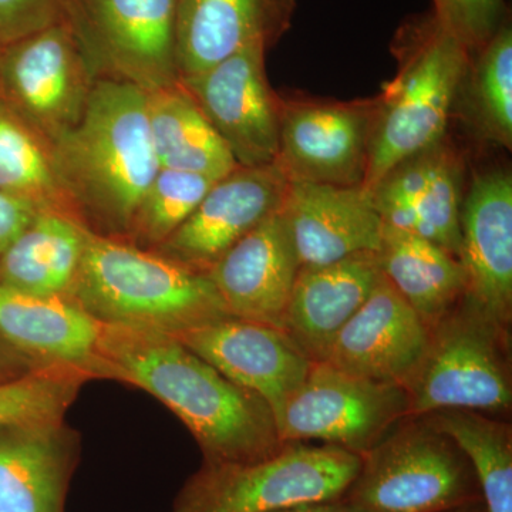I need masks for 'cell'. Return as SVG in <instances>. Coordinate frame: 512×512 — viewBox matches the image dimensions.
Returning <instances> with one entry per match:
<instances>
[{
	"label": "cell",
	"mask_w": 512,
	"mask_h": 512,
	"mask_svg": "<svg viewBox=\"0 0 512 512\" xmlns=\"http://www.w3.org/2000/svg\"><path fill=\"white\" fill-rule=\"evenodd\" d=\"M174 338L232 383L258 394L271 407L276 426L313 363L284 330L234 316Z\"/></svg>",
	"instance_id": "cell-14"
},
{
	"label": "cell",
	"mask_w": 512,
	"mask_h": 512,
	"mask_svg": "<svg viewBox=\"0 0 512 512\" xmlns=\"http://www.w3.org/2000/svg\"><path fill=\"white\" fill-rule=\"evenodd\" d=\"M288 185L275 163L238 167L212 185L184 224L153 251L207 274L225 252L282 210Z\"/></svg>",
	"instance_id": "cell-13"
},
{
	"label": "cell",
	"mask_w": 512,
	"mask_h": 512,
	"mask_svg": "<svg viewBox=\"0 0 512 512\" xmlns=\"http://www.w3.org/2000/svg\"><path fill=\"white\" fill-rule=\"evenodd\" d=\"M430 328L386 279L343 326L325 362L406 389L429 346Z\"/></svg>",
	"instance_id": "cell-17"
},
{
	"label": "cell",
	"mask_w": 512,
	"mask_h": 512,
	"mask_svg": "<svg viewBox=\"0 0 512 512\" xmlns=\"http://www.w3.org/2000/svg\"><path fill=\"white\" fill-rule=\"evenodd\" d=\"M382 279L376 252L301 268L284 319V332L312 362H325L333 340Z\"/></svg>",
	"instance_id": "cell-23"
},
{
	"label": "cell",
	"mask_w": 512,
	"mask_h": 512,
	"mask_svg": "<svg viewBox=\"0 0 512 512\" xmlns=\"http://www.w3.org/2000/svg\"><path fill=\"white\" fill-rule=\"evenodd\" d=\"M37 212L40 211L28 202L0 191V255L28 227Z\"/></svg>",
	"instance_id": "cell-34"
},
{
	"label": "cell",
	"mask_w": 512,
	"mask_h": 512,
	"mask_svg": "<svg viewBox=\"0 0 512 512\" xmlns=\"http://www.w3.org/2000/svg\"><path fill=\"white\" fill-rule=\"evenodd\" d=\"M507 342L508 328L463 296L430 328L426 355L406 386L409 416L441 410L510 412Z\"/></svg>",
	"instance_id": "cell-7"
},
{
	"label": "cell",
	"mask_w": 512,
	"mask_h": 512,
	"mask_svg": "<svg viewBox=\"0 0 512 512\" xmlns=\"http://www.w3.org/2000/svg\"><path fill=\"white\" fill-rule=\"evenodd\" d=\"M70 298L97 322L173 336L231 316L207 274L92 231Z\"/></svg>",
	"instance_id": "cell-3"
},
{
	"label": "cell",
	"mask_w": 512,
	"mask_h": 512,
	"mask_svg": "<svg viewBox=\"0 0 512 512\" xmlns=\"http://www.w3.org/2000/svg\"><path fill=\"white\" fill-rule=\"evenodd\" d=\"M80 19V0H0V39L15 42L59 23Z\"/></svg>",
	"instance_id": "cell-33"
},
{
	"label": "cell",
	"mask_w": 512,
	"mask_h": 512,
	"mask_svg": "<svg viewBox=\"0 0 512 512\" xmlns=\"http://www.w3.org/2000/svg\"><path fill=\"white\" fill-rule=\"evenodd\" d=\"M440 512H485V507L483 501H477V503L460 505V507L450 508V510Z\"/></svg>",
	"instance_id": "cell-37"
},
{
	"label": "cell",
	"mask_w": 512,
	"mask_h": 512,
	"mask_svg": "<svg viewBox=\"0 0 512 512\" xmlns=\"http://www.w3.org/2000/svg\"><path fill=\"white\" fill-rule=\"evenodd\" d=\"M178 0H80L77 32L100 76L136 84L147 93L180 83Z\"/></svg>",
	"instance_id": "cell-10"
},
{
	"label": "cell",
	"mask_w": 512,
	"mask_h": 512,
	"mask_svg": "<svg viewBox=\"0 0 512 512\" xmlns=\"http://www.w3.org/2000/svg\"><path fill=\"white\" fill-rule=\"evenodd\" d=\"M342 500L357 512H440L483 497L457 444L429 417L407 416L362 457Z\"/></svg>",
	"instance_id": "cell-5"
},
{
	"label": "cell",
	"mask_w": 512,
	"mask_h": 512,
	"mask_svg": "<svg viewBox=\"0 0 512 512\" xmlns=\"http://www.w3.org/2000/svg\"><path fill=\"white\" fill-rule=\"evenodd\" d=\"M301 262L282 212L266 218L207 272L229 315L284 328Z\"/></svg>",
	"instance_id": "cell-16"
},
{
	"label": "cell",
	"mask_w": 512,
	"mask_h": 512,
	"mask_svg": "<svg viewBox=\"0 0 512 512\" xmlns=\"http://www.w3.org/2000/svg\"><path fill=\"white\" fill-rule=\"evenodd\" d=\"M473 100L485 136L512 146V30L507 20L476 53Z\"/></svg>",
	"instance_id": "cell-31"
},
{
	"label": "cell",
	"mask_w": 512,
	"mask_h": 512,
	"mask_svg": "<svg viewBox=\"0 0 512 512\" xmlns=\"http://www.w3.org/2000/svg\"><path fill=\"white\" fill-rule=\"evenodd\" d=\"M100 328L101 323L72 298L32 295L0 285V336L42 365L110 379L99 348Z\"/></svg>",
	"instance_id": "cell-21"
},
{
	"label": "cell",
	"mask_w": 512,
	"mask_h": 512,
	"mask_svg": "<svg viewBox=\"0 0 512 512\" xmlns=\"http://www.w3.org/2000/svg\"><path fill=\"white\" fill-rule=\"evenodd\" d=\"M89 229L82 222L37 212L0 255V285L40 296H72Z\"/></svg>",
	"instance_id": "cell-24"
},
{
	"label": "cell",
	"mask_w": 512,
	"mask_h": 512,
	"mask_svg": "<svg viewBox=\"0 0 512 512\" xmlns=\"http://www.w3.org/2000/svg\"><path fill=\"white\" fill-rule=\"evenodd\" d=\"M281 212L301 268L379 248L383 222L363 187L289 183Z\"/></svg>",
	"instance_id": "cell-19"
},
{
	"label": "cell",
	"mask_w": 512,
	"mask_h": 512,
	"mask_svg": "<svg viewBox=\"0 0 512 512\" xmlns=\"http://www.w3.org/2000/svg\"><path fill=\"white\" fill-rule=\"evenodd\" d=\"M0 191L37 211L77 218L45 141L0 100Z\"/></svg>",
	"instance_id": "cell-27"
},
{
	"label": "cell",
	"mask_w": 512,
	"mask_h": 512,
	"mask_svg": "<svg viewBox=\"0 0 512 512\" xmlns=\"http://www.w3.org/2000/svg\"><path fill=\"white\" fill-rule=\"evenodd\" d=\"M218 180L160 168L148 185L128 231L127 242L156 249L177 231Z\"/></svg>",
	"instance_id": "cell-29"
},
{
	"label": "cell",
	"mask_w": 512,
	"mask_h": 512,
	"mask_svg": "<svg viewBox=\"0 0 512 512\" xmlns=\"http://www.w3.org/2000/svg\"><path fill=\"white\" fill-rule=\"evenodd\" d=\"M43 366L49 365H42V363L25 355V353L19 352L18 349L13 348L10 343L0 336V382L29 375V373L35 372L36 369Z\"/></svg>",
	"instance_id": "cell-35"
},
{
	"label": "cell",
	"mask_w": 512,
	"mask_h": 512,
	"mask_svg": "<svg viewBox=\"0 0 512 512\" xmlns=\"http://www.w3.org/2000/svg\"><path fill=\"white\" fill-rule=\"evenodd\" d=\"M275 512H357L353 510L350 505L346 504L345 501L340 500L332 501H319V503H308L295 505V507L284 508Z\"/></svg>",
	"instance_id": "cell-36"
},
{
	"label": "cell",
	"mask_w": 512,
	"mask_h": 512,
	"mask_svg": "<svg viewBox=\"0 0 512 512\" xmlns=\"http://www.w3.org/2000/svg\"><path fill=\"white\" fill-rule=\"evenodd\" d=\"M437 20L476 55L507 20L504 0H433Z\"/></svg>",
	"instance_id": "cell-32"
},
{
	"label": "cell",
	"mask_w": 512,
	"mask_h": 512,
	"mask_svg": "<svg viewBox=\"0 0 512 512\" xmlns=\"http://www.w3.org/2000/svg\"><path fill=\"white\" fill-rule=\"evenodd\" d=\"M89 376L64 366H43L0 382V427L63 420Z\"/></svg>",
	"instance_id": "cell-30"
},
{
	"label": "cell",
	"mask_w": 512,
	"mask_h": 512,
	"mask_svg": "<svg viewBox=\"0 0 512 512\" xmlns=\"http://www.w3.org/2000/svg\"><path fill=\"white\" fill-rule=\"evenodd\" d=\"M400 384L377 382L328 362H313L278 420L284 443L319 440L363 457L409 416Z\"/></svg>",
	"instance_id": "cell-9"
},
{
	"label": "cell",
	"mask_w": 512,
	"mask_h": 512,
	"mask_svg": "<svg viewBox=\"0 0 512 512\" xmlns=\"http://www.w3.org/2000/svg\"><path fill=\"white\" fill-rule=\"evenodd\" d=\"M427 417L470 461L485 512H512L510 424L471 410H441Z\"/></svg>",
	"instance_id": "cell-28"
},
{
	"label": "cell",
	"mask_w": 512,
	"mask_h": 512,
	"mask_svg": "<svg viewBox=\"0 0 512 512\" xmlns=\"http://www.w3.org/2000/svg\"><path fill=\"white\" fill-rule=\"evenodd\" d=\"M3 47H5V45H3L2 39H0V59H2Z\"/></svg>",
	"instance_id": "cell-38"
},
{
	"label": "cell",
	"mask_w": 512,
	"mask_h": 512,
	"mask_svg": "<svg viewBox=\"0 0 512 512\" xmlns=\"http://www.w3.org/2000/svg\"><path fill=\"white\" fill-rule=\"evenodd\" d=\"M460 259L466 298L508 328L512 316V178L478 174L461 208Z\"/></svg>",
	"instance_id": "cell-18"
},
{
	"label": "cell",
	"mask_w": 512,
	"mask_h": 512,
	"mask_svg": "<svg viewBox=\"0 0 512 512\" xmlns=\"http://www.w3.org/2000/svg\"><path fill=\"white\" fill-rule=\"evenodd\" d=\"M362 457L336 446L285 443L252 463H204L185 483L171 512H275L340 500Z\"/></svg>",
	"instance_id": "cell-6"
},
{
	"label": "cell",
	"mask_w": 512,
	"mask_h": 512,
	"mask_svg": "<svg viewBox=\"0 0 512 512\" xmlns=\"http://www.w3.org/2000/svg\"><path fill=\"white\" fill-rule=\"evenodd\" d=\"M100 73L72 23L3 47L0 100L52 146L82 119Z\"/></svg>",
	"instance_id": "cell-8"
},
{
	"label": "cell",
	"mask_w": 512,
	"mask_h": 512,
	"mask_svg": "<svg viewBox=\"0 0 512 512\" xmlns=\"http://www.w3.org/2000/svg\"><path fill=\"white\" fill-rule=\"evenodd\" d=\"M99 348L111 380L150 393L183 421L204 463H252L284 446L271 407L173 335L101 323Z\"/></svg>",
	"instance_id": "cell-1"
},
{
	"label": "cell",
	"mask_w": 512,
	"mask_h": 512,
	"mask_svg": "<svg viewBox=\"0 0 512 512\" xmlns=\"http://www.w3.org/2000/svg\"><path fill=\"white\" fill-rule=\"evenodd\" d=\"M266 47L254 45L180 80L220 134L239 167L274 164L281 133V101L266 76Z\"/></svg>",
	"instance_id": "cell-11"
},
{
	"label": "cell",
	"mask_w": 512,
	"mask_h": 512,
	"mask_svg": "<svg viewBox=\"0 0 512 512\" xmlns=\"http://www.w3.org/2000/svg\"><path fill=\"white\" fill-rule=\"evenodd\" d=\"M464 163L446 141L396 165L370 192L380 220L460 256Z\"/></svg>",
	"instance_id": "cell-15"
},
{
	"label": "cell",
	"mask_w": 512,
	"mask_h": 512,
	"mask_svg": "<svg viewBox=\"0 0 512 512\" xmlns=\"http://www.w3.org/2000/svg\"><path fill=\"white\" fill-rule=\"evenodd\" d=\"M148 121L160 168L220 180L239 167L181 82L148 93Z\"/></svg>",
	"instance_id": "cell-26"
},
{
	"label": "cell",
	"mask_w": 512,
	"mask_h": 512,
	"mask_svg": "<svg viewBox=\"0 0 512 512\" xmlns=\"http://www.w3.org/2000/svg\"><path fill=\"white\" fill-rule=\"evenodd\" d=\"M296 0H178L180 80L207 72L245 47L269 49L291 29Z\"/></svg>",
	"instance_id": "cell-20"
},
{
	"label": "cell",
	"mask_w": 512,
	"mask_h": 512,
	"mask_svg": "<svg viewBox=\"0 0 512 512\" xmlns=\"http://www.w3.org/2000/svg\"><path fill=\"white\" fill-rule=\"evenodd\" d=\"M400 69L377 99L363 190L372 192L396 165L446 137L471 53L434 13L403 25L394 40Z\"/></svg>",
	"instance_id": "cell-4"
},
{
	"label": "cell",
	"mask_w": 512,
	"mask_h": 512,
	"mask_svg": "<svg viewBox=\"0 0 512 512\" xmlns=\"http://www.w3.org/2000/svg\"><path fill=\"white\" fill-rule=\"evenodd\" d=\"M79 457L63 420L0 427V512H64Z\"/></svg>",
	"instance_id": "cell-22"
},
{
	"label": "cell",
	"mask_w": 512,
	"mask_h": 512,
	"mask_svg": "<svg viewBox=\"0 0 512 512\" xmlns=\"http://www.w3.org/2000/svg\"><path fill=\"white\" fill-rule=\"evenodd\" d=\"M377 100L284 103L275 164L289 183L362 187Z\"/></svg>",
	"instance_id": "cell-12"
},
{
	"label": "cell",
	"mask_w": 512,
	"mask_h": 512,
	"mask_svg": "<svg viewBox=\"0 0 512 512\" xmlns=\"http://www.w3.org/2000/svg\"><path fill=\"white\" fill-rule=\"evenodd\" d=\"M49 148L57 178L84 227L126 241L141 198L160 170L146 90L99 77L82 119Z\"/></svg>",
	"instance_id": "cell-2"
},
{
	"label": "cell",
	"mask_w": 512,
	"mask_h": 512,
	"mask_svg": "<svg viewBox=\"0 0 512 512\" xmlns=\"http://www.w3.org/2000/svg\"><path fill=\"white\" fill-rule=\"evenodd\" d=\"M376 256L387 284L429 328L466 295L460 259L434 242L383 224Z\"/></svg>",
	"instance_id": "cell-25"
}]
</instances>
